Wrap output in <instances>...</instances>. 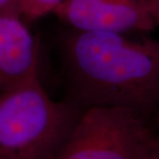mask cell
I'll return each instance as SVG.
<instances>
[{
	"mask_svg": "<svg viewBox=\"0 0 159 159\" xmlns=\"http://www.w3.org/2000/svg\"><path fill=\"white\" fill-rule=\"evenodd\" d=\"M137 159H159V137Z\"/></svg>",
	"mask_w": 159,
	"mask_h": 159,
	"instance_id": "cell-6",
	"label": "cell"
},
{
	"mask_svg": "<svg viewBox=\"0 0 159 159\" xmlns=\"http://www.w3.org/2000/svg\"><path fill=\"white\" fill-rule=\"evenodd\" d=\"M66 0H21L19 12L28 23L53 13Z\"/></svg>",
	"mask_w": 159,
	"mask_h": 159,
	"instance_id": "cell-5",
	"label": "cell"
},
{
	"mask_svg": "<svg viewBox=\"0 0 159 159\" xmlns=\"http://www.w3.org/2000/svg\"><path fill=\"white\" fill-rule=\"evenodd\" d=\"M20 3L21 0H0V11H13L19 12Z\"/></svg>",
	"mask_w": 159,
	"mask_h": 159,
	"instance_id": "cell-8",
	"label": "cell"
},
{
	"mask_svg": "<svg viewBox=\"0 0 159 159\" xmlns=\"http://www.w3.org/2000/svg\"><path fill=\"white\" fill-rule=\"evenodd\" d=\"M66 101L82 109L113 106L153 121L159 110V39L71 29L59 42Z\"/></svg>",
	"mask_w": 159,
	"mask_h": 159,
	"instance_id": "cell-1",
	"label": "cell"
},
{
	"mask_svg": "<svg viewBox=\"0 0 159 159\" xmlns=\"http://www.w3.org/2000/svg\"><path fill=\"white\" fill-rule=\"evenodd\" d=\"M40 43L18 11H0V92L39 71Z\"/></svg>",
	"mask_w": 159,
	"mask_h": 159,
	"instance_id": "cell-4",
	"label": "cell"
},
{
	"mask_svg": "<svg viewBox=\"0 0 159 159\" xmlns=\"http://www.w3.org/2000/svg\"><path fill=\"white\" fill-rule=\"evenodd\" d=\"M156 26H159V0H144Z\"/></svg>",
	"mask_w": 159,
	"mask_h": 159,
	"instance_id": "cell-7",
	"label": "cell"
},
{
	"mask_svg": "<svg viewBox=\"0 0 159 159\" xmlns=\"http://www.w3.org/2000/svg\"><path fill=\"white\" fill-rule=\"evenodd\" d=\"M153 122L155 123V125L156 126L159 128V110L157 111V114L155 115V117H154V119H153Z\"/></svg>",
	"mask_w": 159,
	"mask_h": 159,
	"instance_id": "cell-9",
	"label": "cell"
},
{
	"mask_svg": "<svg viewBox=\"0 0 159 159\" xmlns=\"http://www.w3.org/2000/svg\"><path fill=\"white\" fill-rule=\"evenodd\" d=\"M83 109L56 101L35 72L0 92V159H51Z\"/></svg>",
	"mask_w": 159,
	"mask_h": 159,
	"instance_id": "cell-2",
	"label": "cell"
},
{
	"mask_svg": "<svg viewBox=\"0 0 159 159\" xmlns=\"http://www.w3.org/2000/svg\"><path fill=\"white\" fill-rule=\"evenodd\" d=\"M150 122L127 108L83 109L51 159H137L159 137Z\"/></svg>",
	"mask_w": 159,
	"mask_h": 159,
	"instance_id": "cell-3",
	"label": "cell"
}]
</instances>
